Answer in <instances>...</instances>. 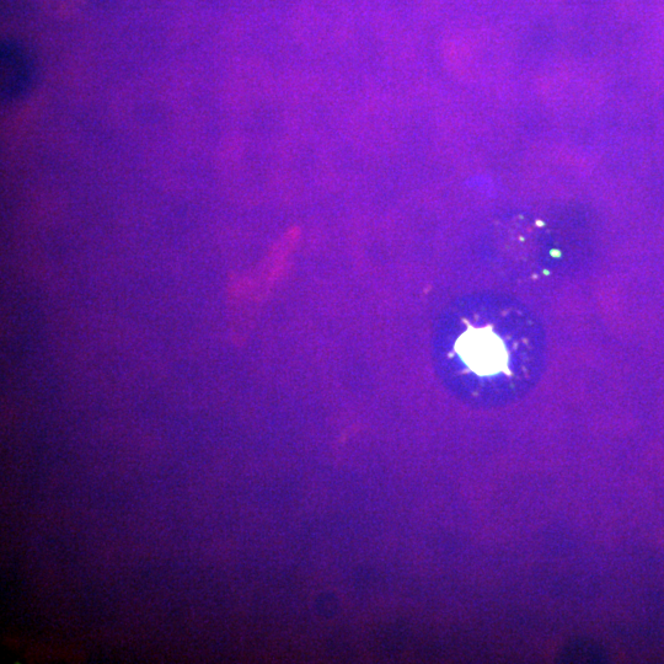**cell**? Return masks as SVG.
Segmentation results:
<instances>
[{"mask_svg":"<svg viewBox=\"0 0 664 664\" xmlns=\"http://www.w3.org/2000/svg\"><path fill=\"white\" fill-rule=\"evenodd\" d=\"M455 350L471 371L480 376L508 372L506 347L491 328L476 329L469 326L459 337Z\"/></svg>","mask_w":664,"mask_h":664,"instance_id":"cell-1","label":"cell"}]
</instances>
